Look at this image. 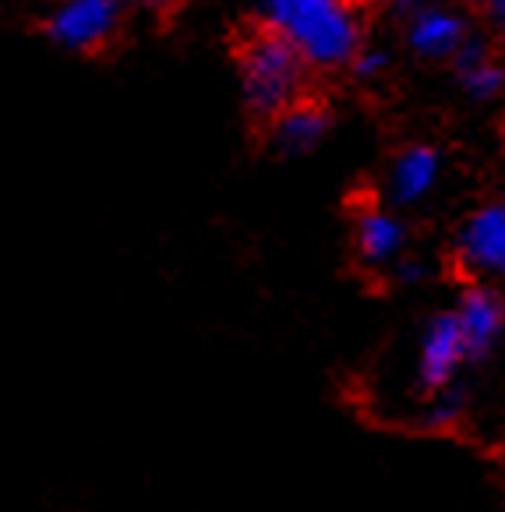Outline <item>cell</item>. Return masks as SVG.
<instances>
[{
    "label": "cell",
    "instance_id": "5",
    "mask_svg": "<svg viewBox=\"0 0 505 512\" xmlns=\"http://www.w3.org/2000/svg\"><path fill=\"white\" fill-rule=\"evenodd\" d=\"M463 361H467V347H463V332H460V322H456V311L435 315L428 322V332H424V343H421V368H417L421 389L442 392L445 385L453 382L456 368H460Z\"/></svg>",
    "mask_w": 505,
    "mask_h": 512
},
{
    "label": "cell",
    "instance_id": "9",
    "mask_svg": "<svg viewBox=\"0 0 505 512\" xmlns=\"http://www.w3.org/2000/svg\"><path fill=\"white\" fill-rule=\"evenodd\" d=\"M463 39H467V22L442 8L421 11L410 29V43L421 57H453Z\"/></svg>",
    "mask_w": 505,
    "mask_h": 512
},
{
    "label": "cell",
    "instance_id": "8",
    "mask_svg": "<svg viewBox=\"0 0 505 512\" xmlns=\"http://www.w3.org/2000/svg\"><path fill=\"white\" fill-rule=\"evenodd\" d=\"M453 61H456V71H460L463 85H467V92L474 99H488V96H495V92H502L505 68L484 39L467 36L460 46H456Z\"/></svg>",
    "mask_w": 505,
    "mask_h": 512
},
{
    "label": "cell",
    "instance_id": "1",
    "mask_svg": "<svg viewBox=\"0 0 505 512\" xmlns=\"http://www.w3.org/2000/svg\"><path fill=\"white\" fill-rule=\"evenodd\" d=\"M265 29L297 46L311 68H340L357 53V22L347 0H258Z\"/></svg>",
    "mask_w": 505,
    "mask_h": 512
},
{
    "label": "cell",
    "instance_id": "15",
    "mask_svg": "<svg viewBox=\"0 0 505 512\" xmlns=\"http://www.w3.org/2000/svg\"><path fill=\"white\" fill-rule=\"evenodd\" d=\"M347 4H354V0H347Z\"/></svg>",
    "mask_w": 505,
    "mask_h": 512
},
{
    "label": "cell",
    "instance_id": "7",
    "mask_svg": "<svg viewBox=\"0 0 505 512\" xmlns=\"http://www.w3.org/2000/svg\"><path fill=\"white\" fill-rule=\"evenodd\" d=\"M272 121V142L283 152H308L311 145L322 142V135L329 131V110L315 99H294L290 106L269 117Z\"/></svg>",
    "mask_w": 505,
    "mask_h": 512
},
{
    "label": "cell",
    "instance_id": "2",
    "mask_svg": "<svg viewBox=\"0 0 505 512\" xmlns=\"http://www.w3.org/2000/svg\"><path fill=\"white\" fill-rule=\"evenodd\" d=\"M304 61L297 46L290 39H283L279 32L262 29L255 36L244 39L241 46V85L244 99L258 117H276L283 106H290L294 99H301L304 89Z\"/></svg>",
    "mask_w": 505,
    "mask_h": 512
},
{
    "label": "cell",
    "instance_id": "11",
    "mask_svg": "<svg viewBox=\"0 0 505 512\" xmlns=\"http://www.w3.org/2000/svg\"><path fill=\"white\" fill-rule=\"evenodd\" d=\"M435 177H438V156L421 145V149H410L400 156V163L392 170V191H396L400 202H414V198H421L435 184Z\"/></svg>",
    "mask_w": 505,
    "mask_h": 512
},
{
    "label": "cell",
    "instance_id": "4",
    "mask_svg": "<svg viewBox=\"0 0 505 512\" xmlns=\"http://www.w3.org/2000/svg\"><path fill=\"white\" fill-rule=\"evenodd\" d=\"M456 322L463 332L467 361H481L505 332V297L491 287H467L456 308Z\"/></svg>",
    "mask_w": 505,
    "mask_h": 512
},
{
    "label": "cell",
    "instance_id": "12",
    "mask_svg": "<svg viewBox=\"0 0 505 512\" xmlns=\"http://www.w3.org/2000/svg\"><path fill=\"white\" fill-rule=\"evenodd\" d=\"M474 4H477V11H481V15L505 36V0H474Z\"/></svg>",
    "mask_w": 505,
    "mask_h": 512
},
{
    "label": "cell",
    "instance_id": "14",
    "mask_svg": "<svg viewBox=\"0 0 505 512\" xmlns=\"http://www.w3.org/2000/svg\"><path fill=\"white\" fill-rule=\"evenodd\" d=\"M396 4H400V8H410V4H414V0H396Z\"/></svg>",
    "mask_w": 505,
    "mask_h": 512
},
{
    "label": "cell",
    "instance_id": "6",
    "mask_svg": "<svg viewBox=\"0 0 505 512\" xmlns=\"http://www.w3.org/2000/svg\"><path fill=\"white\" fill-rule=\"evenodd\" d=\"M460 258L470 272L505 276V209L491 205L467 219L460 234Z\"/></svg>",
    "mask_w": 505,
    "mask_h": 512
},
{
    "label": "cell",
    "instance_id": "10",
    "mask_svg": "<svg viewBox=\"0 0 505 512\" xmlns=\"http://www.w3.org/2000/svg\"><path fill=\"white\" fill-rule=\"evenodd\" d=\"M403 248V226L389 216V212L364 209L357 216V255L364 265H385L396 258Z\"/></svg>",
    "mask_w": 505,
    "mask_h": 512
},
{
    "label": "cell",
    "instance_id": "3",
    "mask_svg": "<svg viewBox=\"0 0 505 512\" xmlns=\"http://www.w3.org/2000/svg\"><path fill=\"white\" fill-rule=\"evenodd\" d=\"M124 22L121 0H61L53 8L46 32L57 46L75 53H92L117 36Z\"/></svg>",
    "mask_w": 505,
    "mask_h": 512
},
{
    "label": "cell",
    "instance_id": "13",
    "mask_svg": "<svg viewBox=\"0 0 505 512\" xmlns=\"http://www.w3.org/2000/svg\"><path fill=\"white\" fill-rule=\"evenodd\" d=\"M145 4H149V8L166 11V8H177V4H181V0H145Z\"/></svg>",
    "mask_w": 505,
    "mask_h": 512
}]
</instances>
